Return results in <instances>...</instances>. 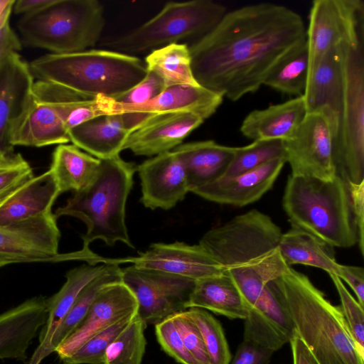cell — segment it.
Returning a JSON list of instances; mask_svg holds the SVG:
<instances>
[{
  "label": "cell",
  "mask_w": 364,
  "mask_h": 364,
  "mask_svg": "<svg viewBox=\"0 0 364 364\" xmlns=\"http://www.w3.org/2000/svg\"><path fill=\"white\" fill-rule=\"evenodd\" d=\"M364 4L361 0H315L306 30L309 73L330 49L363 38Z\"/></svg>",
  "instance_id": "cell-11"
},
{
  "label": "cell",
  "mask_w": 364,
  "mask_h": 364,
  "mask_svg": "<svg viewBox=\"0 0 364 364\" xmlns=\"http://www.w3.org/2000/svg\"><path fill=\"white\" fill-rule=\"evenodd\" d=\"M279 248L288 267L301 264L321 269L328 274H338L334 247L305 230L291 227L282 234Z\"/></svg>",
  "instance_id": "cell-30"
},
{
  "label": "cell",
  "mask_w": 364,
  "mask_h": 364,
  "mask_svg": "<svg viewBox=\"0 0 364 364\" xmlns=\"http://www.w3.org/2000/svg\"><path fill=\"white\" fill-rule=\"evenodd\" d=\"M329 275L340 298L341 312L358 348L364 354L363 306L350 294L343 281L338 276L333 274Z\"/></svg>",
  "instance_id": "cell-40"
},
{
  "label": "cell",
  "mask_w": 364,
  "mask_h": 364,
  "mask_svg": "<svg viewBox=\"0 0 364 364\" xmlns=\"http://www.w3.org/2000/svg\"><path fill=\"white\" fill-rule=\"evenodd\" d=\"M24 159L19 154H14L12 149H6L0 145V168L16 164Z\"/></svg>",
  "instance_id": "cell-50"
},
{
  "label": "cell",
  "mask_w": 364,
  "mask_h": 364,
  "mask_svg": "<svg viewBox=\"0 0 364 364\" xmlns=\"http://www.w3.org/2000/svg\"><path fill=\"white\" fill-rule=\"evenodd\" d=\"M187 312L201 333L210 364H230L232 355L219 321L203 309L190 308Z\"/></svg>",
  "instance_id": "cell-37"
},
{
  "label": "cell",
  "mask_w": 364,
  "mask_h": 364,
  "mask_svg": "<svg viewBox=\"0 0 364 364\" xmlns=\"http://www.w3.org/2000/svg\"><path fill=\"white\" fill-rule=\"evenodd\" d=\"M99 260L102 264L130 262L137 267L184 277L194 281L223 273L222 267L202 246L182 242L154 243L137 257L100 258Z\"/></svg>",
  "instance_id": "cell-14"
},
{
  "label": "cell",
  "mask_w": 364,
  "mask_h": 364,
  "mask_svg": "<svg viewBox=\"0 0 364 364\" xmlns=\"http://www.w3.org/2000/svg\"><path fill=\"white\" fill-rule=\"evenodd\" d=\"M136 171L135 164L124 161L119 155L100 159L90 183L75 192L64 206L55 210L56 218L63 215L75 217L87 226L82 236V249L66 255V259H81L91 252L89 246L96 240H102L108 246L122 242L134 248L126 226L125 208Z\"/></svg>",
  "instance_id": "cell-4"
},
{
  "label": "cell",
  "mask_w": 364,
  "mask_h": 364,
  "mask_svg": "<svg viewBox=\"0 0 364 364\" xmlns=\"http://www.w3.org/2000/svg\"><path fill=\"white\" fill-rule=\"evenodd\" d=\"M286 163L291 174L332 180L333 134L327 117L320 112L307 113L295 134L284 141Z\"/></svg>",
  "instance_id": "cell-12"
},
{
  "label": "cell",
  "mask_w": 364,
  "mask_h": 364,
  "mask_svg": "<svg viewBox=\"0 0 364 364\" xmlns=\"http://www.w3.org/2000/svg\"><path fill=\"white\" fill-rule=\"evenodd\" d=\"M276 159L286 161L284 141L255 140L249 145L235 148L233 159L223 177L241 174Z\"/></svg>",
  "instance_id": "cell-36"
},
{
  "label": "cell",
  "mask_w": 364,
  "mask_h": 364,
  "mask_svg": "<svg viewBox=\"0 0 364 364\" xmlns=\"http://www.w3.org/2000/svg\"><path fill=\"white\" fill-rule=\"evenodd\" d=\"M132 132L122 114L97 117L69 130L70 141L99 159L119 155Z\"/></svg>",
  "instance_id": "cell-28"
},
{
  "label": "cell",
  "mask_w": 364,
  "mask_h": 364,
  "mask_svg": "<svg viewBox=\"0 0 364 364\" xmlns=\"http://www.w3.org/2000/svg\"><path fill=\"white\" fill-rule=\"evenodd\" d=\"M306 41L301 16L272 3L226 12L188 46L198 83L232 101L257 92L289 53Z\"/></svg>",
  "instance_id": "cell-1"
},
{
  "label": "cell",
  "mask_w": 364,
  "mask_h": 364,
  "mask_svg": "<svg viewBox=\"0 0 364 364\" xmlns=\"http://www.w3.org/2000/svg\"><path fill=\"white\" fill-rule=\"evenodd\" d=\"M307 114L303 96L255 109L244 119L240 132L255 140H287L297 131Z\"/></svg>",
  "instance_id": "cell-25"
},
{
  "label": "cell",
  "mask_w": 364,
  "mask_h": 364,
  "mask_svg": "<svg viewBox=\"0 0 364 364\" xmlns=\"http://www.w3.org/2000/svg\"><path fill=\"white\" fill-rule=\"evenodd\" d=\"M4 265H5L4 263L0 262V267H2V266H4Z\"/></svg>",
  "instance_id": "cell-52"
},
{
  "label": "cell",
  "mask_w": 364,
  "mask_h": 364,
  "mask_svg": "<svg viewBox=\"0 0 364 364\" xmlns=\"http://www.w3.org/2000/svg\"><path fill=\"white\" fill-rule=\"evenodd\" d=\"M60 195L50 170L33 176L0 204V227L31 220L52 212Z\"/></svg>",
  "instance_id": "cell-26"
},
{
  "label": "cell",
  "mask_w": 364,
  "mask_h": 364,
  "mask_svg": "<svg viewBox=\"0 0 364 364\" xmlns=\"http://www.w3.org/2000/svg\"><path fill=\"white\" fill-rule=\"evenodd\" d=\"M351 199L352 210L358 231V243L362 255L364 253V181L360 184H347Z\"/></svg>",
  "instance_id": "cell-45"
},
{
  "label": "cell",
  "mask_w": 364,
  "mask_h": 364,
  "mask_svg": "<svg viewBox=\"0 0 364 364\" xmlns=\"http://www.w3.org/2000/svg\"><path fill=\"white\" fill-rule=\"evenodd\" d=\"M69 141L68 131L58 114L35 96L11 129L8 137L11 146L41 147Z\"/></svg>",
  "instance_id": "cell-23"
},
{
  "label": "cell",
  "mask_w": 364,
  "mask_h": 364,
  "mask_svg": "<svg viewBox=\"0 0 364 364\" xmlns=\"http://www.w3.org/2000/svg\"><path fill=\"white\" fill-rule=\"evenodd\" d=\"M309 52L306 41L282 60L264 82L279 92L303 96L309 76Z\"/></svg>",
  "instance_id": "cell-34"
},
{
  "label": "cell",
  "mask_w": 364,
  "mask_h": 364,
  "mask_svg": "<svg viewBox=\"0 0 364 364\" xmlns=\"http://www.w3.org/2000/svg\"><path fill=\"white\" fill-rule=\"evenodd\" d=\"M52 212L0 227V262L58 261L60 232Z\"/></svg>",
  "instance_id": "cell-13"
},
{
  "label": "cell",
  "mask_w": 364,
  "mask_h": 364,
  "mask_svg": "<svg viewBox=\"0 0 364 364\" xmlns=\"http://www.w3.org/2000/svg\"><path fill=\"white\" fill-rule=\"evenodd\" d=\"M48 316L47 299L32 297L0 314V360L25 362L27 350Z\"/></svg>",
  "instance_id": "cell-21"
},
{
  "label": "cell",
  "mask_w": 364,
  "mask_h": 364,
  "mask_svg": "<svg viewBox=\"0 0 364 364\" xmlns=\"http://www.w3.org/2000/svg\"><path fill=\"white\" fill-rule=\"evenodd\" d=\"M223 96L200 85H176L167 87L146 104L121 109L117 114L141 112L149 115L163 113L193 112L205 120L222 104Z\"/></svg>",
  "instance_id": "cell-27"
},
{
  "label": "cell",
  "mask_w": 364,
  "mask_h": 364,
  "mask_svg": "<svg viewBox=\"0 0 364 364\" xmlns=\"http://www.w3.org/2000/svg\"><path fill=\"white\" fill-rule=\"evenodd\" d=\"M147 70L145 77L136 85L116 97H110L112 114H117L125 107L146 104L166 88L164 81L159 75Z\"/></svg>",
  "instance_id": "cell-39"
},
{
  "label": "cell",
  "mask_w": 364,
  "mask_h": 364,
  "mask_svg": "<svg viewBox=\"0 0 364 364\" xmlns=\"http://www.w3.org/2000/svg\"><path fill=\"white\" fill-rule=\"evenodd\" d=\"M355 293L357 301L364 307V269L361 267L339 264L337 275Z\"/></svg>",
  "instance_id": "cell-46"
},
{
  "label": "cell",
  "mask_w": 364,
  "mask_h": 364,
  "mask_svg": "<svg viewBox=\"0 0 364 364\" xmlns=\"http://www.w3.org/2000/svg\"><path fill=\"white\" fill-rule=\"evenodd\" d=\"M137 308L135 296L122 281L105 286L95 296L84 319L55 352L60 360L70 356L96 333L136 314Z\"/></svg>",
  "instance_id": "cell-15"
},
{
  "label": "cell",
  "mask_w": 364,
  "mask_h": 364,
  "mask_svg": "<svg viewBox=\"0 0 364 364\" xmlns=\"http://www.w3.org/2000/svg\"><path fill=\"white\" fill-rule=\"evenodd\" d=\"M122 282L135 296L137 315L146 326L186 310L196 283L187 277L134 264L122 269Z\"/></svg>",
  "instance_id": "cell-10"
},
{
  "label": "cell",
  "mask_w": 364,
  "mask_h": 364,
  "mask_svg": "<svg viewBox=\"0 0 364 364\" xmlns=\"http://www.w3.org/2000/svg\"><path fill=\"white\" fill-rule=\"evenodd\" d=\"M363 41L341 45L343 96L333 150L336 176L346 184L364 181Z\"/></svg>",
  "instance_id": "cell-8"
},
{
  "label": "cell",
  "mask_w": 364,
  "mask_h": 364,
  "mask_svg": "<svg viewBox=\"0 0 364 364\" xmlns=\"http://www.w3.org/2000/svg\"><path fill=\"white\" fill-rule=\"evenodd\" d=\"M121 281L122 269L118 264H106L105 270L82 289L58 326L50 343L52 353L55 352L84 319L99 291L110 283Z\"/></svg>",
  "instance_id": "cell-33"
},
{
  "label": "cell",
  "mask_w": 364,
  "mask_h": 364,
  "mask_svg": "<svg viewBox=\"0 0 364 364\" xmlns=\"http://www.w3.org/2000/svg\"><path fill=\"white\" fill-rule=\"evenodd\" d=\"M283 232L267 215L251 210L206 232L199 245L239 289L247 314L288 267L279 252Z\"/></svg>",
  "instance_id": "cell-2"
},
{
  "label": "cell",
  "mask_w": 364,
  "mask_h": 364,
  "mask_svg": "<svg viewBox=\"0 0 364 364\" xmlns=\"http://www.w3.org/2000/svg\"><path fill=\"white\" fill-rule=\"evenodd\" d=\"M146 327L136 314L107 347L102 364H141L146 346Z\"/></svg>",
  "instance_id": "cell-35"
},
{
  "label": "cell",
  "mask_w": 364,
  "mask_h": 364,
  "mask_svg": "<svg viewBox=\"0 0 364 364\" xmlns=\"http://www.w3.org/2000/svg\"><path fill=\"white\" fill-rule=\"evenodd\" d=\"M343 96L341 46L328 50L309 73L303 95L307 113L320 112L328 119L333 139Z\"/></svg>",
  "instance_id": "cell-18"
},
{
  "label": "cell",
  "mask_w": 364,
  "mask_h": 364,
  "mask_svg": "<svg viewBox=\"0 0 364 364\" xmlns=\"http://www.w3.org/2000/svg\"><path fill=\"white\" fill-rule=\"evenodd\" d=\"M34 78L56 84L87 98L116 97L147 74L144 62L114 50L90 49L48 53L29 63Z\"/></svg>",
  "instance_id": "cell-5"
},
{
  "label": "cell",
  "mask_w": 364,
  "mask_h": 364,
  "mask_svg": "<svg viewBox=\"0 0 364 364\" xmlns=\"http://www.w3.org/2000/svg\"><path fill=\"white\" fill-rule=\"evenodd\" d=\"M274 353L255 342L242 340L230 364H269Z\"/></svg>",
  "instance_id": "cell-44"
},
{
  "label": "cell",
  "mask_w": 364,
  "mask_h": 364,
  "mask_svg": "<svg viewBox=\"0 0 364 364\" xmlns=\"http://www.w3.org/2000/svg\"><path fill=\"white\" fill-rule=\"evenodd\" d=\"M33 177V170L25 160L0 168V204Z\"/></svg>",
  "instance_id": "cell-43"
},
{
  "label": "cell",
  "mask_w": 364,
  "mask_h": 364,
  "mask_svg": "<svg viewBox=\"0 0 364 364\" xmlns=\"http://www.w3.org/2000/svg\"><path fill=\"white\" fill-rule=\"evenodd\" d=\"M146 68L159 75L166 87L176 85H199L192 70L189 47L171 43L152 50L144 61Z\"/></svg>",
  "instance_id": "cell-32"
},
{
  "label": "cell",
  "mask_w": 364,
  "mask_h": 364,
  "mask_svg": "<svg viewBox=\"0 0 364 364\" xmlns=\"http://www.w3.org/2000/svg\"><path fill=\"white\" fill-rule=\"evenodd\" d=\"M105 23L104 9L97 0H54L23 15L17 27L25 44L65 54L95 46Z\"/></svg>",
  "instance_id": "cell-7"
},
{
  "label": "cell",
  "mask_w": 364,
  "mask_h": 364,
  "mask_svg": "<svg viewBox=\"0 0 364 364\" xmlns=\"http://www.w3.org/2000/svg\"><path fill=\"white\" fill-rule=\"evenodd\" d=\"M296 335L318 364H364L340 306L333 305L307 276L289 267L273 281Z\"/></svg>",
  "instance_id": "cell-3"
},
{
  "label": "cell",
  "mask_w": 364,
  "mask_h": 364,
  "mask_svg": "<svg viewBox=\"0 0 364 364\" xmlns=\"http://www.w3.org/2000/svg\"><path fill=\"white\" fill-rule=\"evenodd\" d=\"M100 265L83 264L66 274V282L60 289L47 299L48 316L39 333V343L30 358L28 364H41L52 353L50 343L58 326L82 289L105 269Z\"/></svg>",
  "instance_id": "cell-22"
},
{
  "label": "cell",
  "mask_w": 364,
  "mask_h": 364,
  "mask_svg": "<svg viewBox=\"0 0 364 364\" xmlns=\"http://www.w3.org/2000/svg\"><path fill=\"white\" fill-rule=\"evenodd\" d=\"M283 208L291 227L305 230L333 247L358 243L348 186L338 176L332 180L289 175Z\"/></svg>",
  "instance_id": "cell-6"
},
{
  "label": "cell",
  "mask_w": 364,
  "mask_h": 364,
  "mask_svg": "<svg viewBox=\"0 0 364 364\" xmlns=\"http://www.w3.org/2000/svg\"><path fill=\"white\" fill-rule=\"evenodd\" d=\"M136 314L128 316L96 333L73 355L61 360L62 363L63 364H102L107 347L129 324Z\"/></svg>",
  "instance_id": "cell-38"
},
{
  "label": "cell",
  "mask_w": 364,
  "mask_h": 364,
  "mask_svg": "<svg viewBox=\"0 0 364 364\" xmlns=\"http://www.w3.org/2000/svg\"><path fill=\"white\" fill-rule=\"evenodd\" d=\"M200 308L230 319L245 320L247 311L244 299L224 272L196 281L188 309Z\"/></svg>",
  "instance_id": "cell-29"
},
{
  "label": "cell",
  "mask_w": 364,
  "mask_h": 364,
  "mask_svg": "<svg viewBox=\"0 0 364 364\" xmlns=\"http://www.w3.org/2000/svg\"><path fill=\"white\" fill-rule=\"evenodd\" d=\"M15 0H0V30L9 22Z\"/></svg>",
  "instance_id": "cell-51"
},
{
  "label": "cell",
  "mask_w": 364,
  "mask_h": 364,
  "mask_svg": "<svg viewBox=\"0 0 364 364\" xmlns=\"http://www.w3.org/2000/svg\"><path fill=\"white\" fill-rule=\"evenodd\" d=\"M100 159L86 154L74 144H59L53 153L50 171L56 181L60 194L78 191L95 177Z\"/></svg>",
  "instance_id": "cell-31"
},
{
  "label": "cell",
  "mask_w": 364,
  "mask_h": 364,
  "mask_svg": "<svg viewBox=\"0 0 364 364\" xmlns=\"http://www.w3.org/2000/svg\"><path fill=\"white\" fill-rule=\"evenodd\" d=\"M226 12L223 5L211 0L168 2L153 18L105 45L127 54L179 43L185 39L195 41L212 31Z\"/></svg>",
  "instance_id": "cell-9"
},
{
  "label": "cell",
  "mask_w": 364,
  "mask_h": 364,
  "mask_svg": "<svg viewBox=\"0 0 364 364\" xmlns=\"http://www.w3.org/2000/svg\"><path fill=\"white\" fill-rule=\"evenodd\" d=\"M204 121L200 115L189 112L151 115L129 134L123 150L146 156L171 151Z\"/></svg>",
  "instance_id": "cell-17"
},
{
  "label": "cell",
  "mask_w": 364,
  "mask_h": 364,
  "mask_svg": "<svg viewBox=\"0 0 364 364\" xmlns=\"http://www.w3.org/2000/svg\"><path fill=\"white\" fill-rule=\"evenodd\" d=\"M34 77L18 53L0 60V145L12 149L8 143L11 129L31 102Z\"/></svg>",
  "instance_id": "cell-19"
},
{
  "label": "cell",
  "mask_w": 364,
  "mask_h": 364,
  "mask_svg": "<svg viewBox=\"0 0 364 364\" xmlns=\"http://www.w3.org/2000/svg\"><path fill=\"white\" fill-rule=\"evenodd\" d=\"M235 148L206 140L181 144L172 150L183 166L189 191L223 177L233 159Z\"/></svg>",
  "instance_id": "cell-24"
},
{
  "label": "cell",
  "mask_w": 364,
  "mask_h": 364,
  "mask_svg": "<svg viewBox=\"0 0 364 364\" xmlns=\"http://www.w3.org/2000/svg\"><path fill=\"white\" fill-rule=\"evenodd\" d=\"M155 333L163 350L181 364H199L188 351L171 316L155 324Z\"/></svg>",
  "instance_id": "cell-41"
},
{
  "label": "cell",
  "mask_w": 364,
  "mask_h": 364,
  "mask_svg": "<svg viewBox=\"0 0 364 364\" xmlns=\"http://www.w3.org/2000/svg\"><path fill=\"white\" fill-rule=\"evenodd\" d=\"M141 180V202L151 210H168L189 191L183 166L173 151L156 155L136 166Z\"/></svg>",
  "instance_id": "cell-16"
},
{
  "label": "cell",
  "mask_w": 364,
  "mask_h": 364,
  "mask_svg": "<svg viewBox=\"0 0 364 364\" xmlns=\"http://www.w3.org/2000/svg\"><path fill=\"white\" fill-rule=\"evenodd\" d=\"M171 316L188 351L199 364H210L201 333L187 310Z\"/></svg>",
  "instance_id": "cell-42"
},
{
  "label": "cell",
  "mask_w": 364,
  "mask_h": 364,
  "mask_svg": "<svg viewBox=\"0 0 364 364\" xmlns=\"http://www.w3.org/2000/svg\"><path fill=\"white\" fill-rule=\"evenodd\" d=\"M54 0H18L13 9L18 14L27 15L37 12L51 4Z\"/></svg>",
  "instance_id": "cell-49"
},
{
  "label": "cell",
  "mask_w": 364,
  "mask_h": 364,
  "mask_svg": "<svg viewBox=\"0 0 364 364\" xmlns=\"http://www.w3.org/2000/svg\"><path fill=\"white\" fill-rule=\"evenodd\" d=\"M22 43L8 22L0 30V60L7 55L18 53Z\"/></svg>",
  "instance_id": "cell-47"
},
{
  "label": "cell",
  "mask_w": 364,
  "mask_h": 364,
  "mask_svg": "<svg viewBox=\"0 0 364 364\" xmlns=\"http://www.w3.org/2000/svg\"><path fill=\"white\" fill-rule=\"evenodd\" d=\"M293 364H318L310 351L295 334L289 341Z\"/></svg>",
  "instance_id": "cell-48"
},
{
  "label": "cell",
  "mask_w": 364,
  "mask_h": 364,
  "mask_svg": "<svg viewBox=\"0 0 364 364\" xmlns=\"http://www.w3.org/2000/svg\"><path fill=\"white\" fill-rule=\"evenodd\" d=\"M285 163L284 159H276L241 174L221 178L193 193L212 202L242 207L256 202L272 188Z\"/></svg>",
  "instance_id": "cell-20"
}]
</instances>
